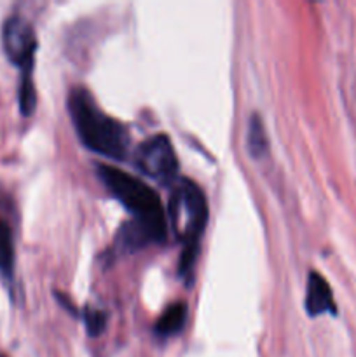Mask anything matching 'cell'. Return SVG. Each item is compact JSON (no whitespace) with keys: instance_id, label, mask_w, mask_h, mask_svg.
I'll use <instances>...</instances> for the list:
<instances>
[{"instance_id":"obj_1","label":"cell","mask_w":356,"mask_h":357,"mask_svg":"<svg viewBox=\"0 0 356 357\" xmlns=\"http://www.w3.org/2000/svg\"><path fill=\"white\" fill-rule=\"evenodd\" d=\"M68 112L77 135L86 149L114 160L128 157L131 136L122 122L105 114L91 93L75 87L68 94Z\"/></svg>"},{"instance_id":"obj_7","label":"cell","mask_w":356,"mask_h":357,"mask_svg":"<svg viewBox=\"0 0 356 357\" xmlns=\"http://www.w3.org/2000/svg\"><path fill=\"white\" fill-rule=\"evenodd\" d=\"M154 239L147 229H143L138 222H128L119 229L117 239H115V244H117L119 251H136L140 248L147 246V244H152Z\"/></svg>"},{"instance_id":"obj_2","label":"cell","mask_w":356,"mask_h":357,"mask_svg":"<svg viewBox=\"0 0 356 357\" xmlns=\"http://www.w3.org/2000/svg\"><path fill=\"white\" fill-rule=\"evenodd\" d=\"M168 216L177 239L181 243L178 272L188 281L194 272L199 243L208 223V201L201 187L187 178L175 181L168 201Z\"/></svg>"},{"instance_id":"obj_8","label":"cell","mask_w":356,"mask_h":357,"mask_svg":"<svg viewBox=\"0 0 356 357\" xmlns=\"http://www.w3.org/2000/svg\"><path fill=\"white\" fill-rule=\"evenodd\" d=\"M185 321H187V305L184 302L173 303L166 312L161 316V319L156 324V335L161 338L175 337V335L180 333L185 326Z\"/></svg>"},{"instance_id":"obj_9","label":"cell","mask_w":356,"mask_h":357,"mask_svg":"<svg viewBox=\"0 0 356 357\" xmlns=\"http://www.w3.org/2000/svg\"><path fill=\"white\" fill-rule=\"evenodd\" d=\"M246 146L253 159H262L269 152L267 132H265L264 121L258 114H251L250 121H248Z\"/></svg>"},{"instance_id":"obj_6","label":"cell","mask_w":356,"mask_h":357,"mask_svg":"<svg viewBox=\"0 0 356 357\" xmlns=\"http://www.w3.org/2000/svg\"><path fill=\"white\" fill-rule=\"evenodd\" d=\"M306 310L311 317L323 316V314H335V302L332 295L330 284L327 279L318 272H311L307 279L306 293Z\"/></svg>"},{"instance_id":"obj_10","label":"cell","mask_w":356,"mask_h":357,"mask_svg":"<svg viewBox=\"0 0 356 357\" xmlns=\"http://www.w3.org/2000/svg\"><path fill=\"white\" fill-rule=\"evenodd\" d=\"M14 241L13 230L3 220H0V275L6 281L14 278Z\"/></svg>"},{"instance_id":"obj_12","label":"cell","mask_w":356,"mask_h":357,"mask_svg":"<svg viewBox=\"0 0 356 357\" xmlns=\"http://www.w3.org/2000/svg\"><path fill=\"white\" fill-rule=\"evenodd\" d=\"M0 357H6V356H0Z\"/></svg>"},{"instance_id":"obj_5","label":"cell","mask_w":356,"mask_h":357,"mask_svg":"<svg viewBox=\"0 0 356 357\" xmlns=\"http://www.w3.org/2000/svg\"><path fill=\"white\" fill-rule=\"evenodd\" d=\"M2 47L10 63L21 68V75H31L37 51V38L31 24L23 16L13 14L2 28Z\"/></svg>"},{"instance_id":"obj_3","label":"cell","mask_w":356,"mask_h":357,"mask_svg":"<svg viewBox=\"0 0 356 357\" xmlns=\"http://www.w3.org/2000/svg\"><path fill=\"white\" fill-rule=\"evenodd\" d=\"M98 174L114 197L135 216V222L147 229L154 243H163L166 239V215L157 192L145 181L117 167L100 164Z\"/></svg>"},{"instance_id":"obj_4","label":"cell","mask_w":356,"mask_h":357,"mask_svg":"<svg viewBox=\"0 0 356 357\" xmlns=\"http://www.w3.org/2000/svg\"><path fill=\"white\" fill-rule=\"evenodd\" d=\"M135 164L147 178L161 185H171L178 180V159L166 135H156L138 145Z\"/></svg>"},{"instance_id":"obj_11","label":"cell","mask_w":356,"mask_h":357,"mask_svg":"<svg viewBox=\"0 0 356 357\" xmlns=\"http://www.w3.org/2000/svg\"><path fill=\"white\" fill-rule=\"evenodd\" d=\"M82 321L86 324V330L89 337H100L107 326V314L98 309H89L86 307L82 312Z\"/></svg>"}]
</instances>
